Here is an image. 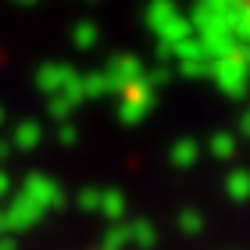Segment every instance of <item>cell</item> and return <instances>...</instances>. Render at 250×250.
<instances>
[{
  "instance_id": "1",
  "label": "cell",
  "mask_w": 250,
  "mask_h": 250,
  "mask_svg": "<svg viewBox=\"0 0 250 250\" xmlns=\"http://www.w3.org/2000/svg\"><path fill=\"white\" fill-rule=\"evenodd\" d=\"M247 4H250V0H247Z\"/></svg>"
}]
</instances>
